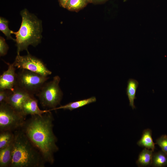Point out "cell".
<instances>
[{"instance_id": "e0dca14e", "label": "cell", "mask_w": 167, "mask_h": 167, "mask_svg": "<svg viewBox=\"0 0 167 167\" xmlns=\"http://www.w3.org/2000/svg\"><path fill=\"white\" fill-rule=\"evenodd\" d=\"M152 165L155 167L167 166V154L162 150L153 153Z\"/></svg>"}, {"instance_id": "ffe728a7", "label": "cell", "mask_w": 167, "mask_h": 167, "mask_svg": "<svg viewBox=\"0 0 167 167\" xmlns=\"http://www.w3.org/2000/svg\"><path fill=\"white\" fill-rule=\"evenodd\" d=\"M155 143L160 147L162 151L167 154V135H161L156 140Z\"/></svg>"}, {"instance_id": "8992f818", "label": "cell", "mask_w": 167, "mask_h": 167, "mask_svg": "<svg viewBox=\"0 0 167 167\" xmlns=\"http://www.w3.org/2000/svg\"><path fill=\"white\" fill-rule=\"evenodd\" d=\"M26 117L6 103H0V131L20 129Z\"/></svg>"}, {"instance_id": "5b68a950", "label": "cell", "mask_w": 167, "mask_h": 167, "mask_svg": "<svg viewBox=\"0 0 167 167\" xmlns=\"http://www.w3.org/2000/svg\"><path fill=\"white\" fill-rule=\"evenodd\" d=\"M45 76L26 69L17 73L16 86L30 95L37 94L49 79Z\"/></svg>"}, {"instance_id": "d6986e66", "label": "cell", "mask_w": 167, "mask_h": 167, "mask_svg": "<svg viewBox=\"0 0 167 167\" xmlns=\"http://www.w3.org/2000/svg\"><path fill=\"white\" fill-rule=\"evenodd\" d=\"M8 21L5 19L0 17V30L6 36L7 39H12L15 41L11 36L12 34V31L10 30L8 26Z\"/></svg>"}, {"instance_id": "d4e9b609", "label": "cell", "mask_w": 167, "mask_h": 167, "mask_svg": "<svg viewBox=\"0 0 167 167\" xmlns=\"http://www.w3.org/2000/svg\"><path fill=\"white\" fill-rule=\"evenodd\" d=\"M127 0H123V1H124V2H126V1H127Z\"/></svg>"}, {"instance_id": "7402d4cb", "label": "cell", "mask_w": 167, "mask_h": 167, "mask_svg": "<svg viewBox=\"0 0 167 167\" xmlns=\"http://www.w3.org/2000/svg\"><path fill=\"white\" fill-rule=\"evenodd\" d=\"M12 91L7 89L0 90V103H6Z\"/></svg>"}, {"instance_id": "277c9868", "label": "cell", "mask_w": 167, "mask_h": 167, "mask_svg": "<svg viewBox=\"0 0 167 167\" xmlns=\"http://www.w3.org/2000/svg\"><path fill=\"white\" fill-rule=\"evenodd\" d=\"M60 81L58 76H55L52 80L45 83L36 95L42 106L50 108V111L60 104L62 98L63 93L59 85Z\"/></svg>"}, {"instance_id": "603a6c76", "label": "cell", "mask_w": 167, "mask_h": 167, "mask_svg": "<svg viewBox=\"0 0 167 167\" xmlns=\"http://www.w3.org/2000/svg\"><path fill=\"white\" fill-rule=\"evenodd\" d=\"M108 0H90L91 3L99 4L104 2Z\"/></svg>"}, {"instance_id": "5bb4252c", "label": "cell", "mask_w": 167, "mask_h": 167, "mask_svg": "<svg viewBox=\"0 0 167 167\" xmlns=\"http://www.w3.org/2000/svg\"><path fill=\"white\" fill-rule=\"evenodd\" d=\"M138 85V82L134 79H130L127 82L126 93L129 101V105L133 109L135 108L134 100L136 98L135 94Z\"/></svg>"}, {"instance_id": "7c38bea8", "label": "cell", "mask_w": 167, "mask_h": 167, "mask_svg": "<svg viewBox=\"0 0 167 167\" xmlns=\"http://www.w3.org/2000/svg\"><path fill=\"white\" fill-rule=\"evenodd\" d=\"M139 146L144 147L154 151L155 149V143L152 138V131L149 129H145L143 132L141 138L137 142Z\"/></svg>"}, {"instance_id": "8fae6325", "label": "cell", "mask_w": 167, "mask_h": 167, "mask_svg": "<svg viewBox=\"0 0 167 167\" xmlns=\"http://www.w3.org/2000/svg\"><path fill=\"white\" fill-rule=\"evenodd\" d=\"M13 141L6 147L0 149V167H10Z\"/></svg>"}, {"instance_id": "9c48e42d", "label": "cell", "mask_w": 167, "mask_h": 167, "mask_svg": "<svg viewBox=\"0 0 167 167\" xmlns=\"http://www.w3.org/2000/svg\"><path fill=\"white\" fill-rule=\"evenodd\" d=\"M50 111V109L41 110L38 105V100L34 95H30L24 100L21 108L22 113L26 117L28 115H41Z\"/></svg>"}, {"instance_id": "ba28073f", "label": "cell", "mask_w": 167, "mask_h": 167, "mask_svg": "<svg viewBox=\"0 0 167 167\" xmlns=\"http://www.w3.org/2000/svg\"><path fill=\"white\" fill-rule=\"evenodd\" d=\"M7 69L0 76V90L7 89L12 91L17 85V73L16 68L12 63L6 62Z\"/></svg>"}, {"instance_id": "2e32d148", "label": "cell", "mask_w": 167, "mask_h": 167, "mask_svg": "<svg viewBox=\"0 0 167 167\" xmlns=\"http://www.w3.org/2000/svg\"><path fill=\"white\" fill-rule=\"evenodd\" d=\"M91 3L90 0H68L64 8L73 11H78Z\"/></svg>"}, {"instance_id": "ac0fdd59", "label": "cell", "mask_w": 167, "mask_h": 167, "mask_svg": "<svg viewBox=\"0 0 167 167\" xmlns=\"http://www.w3.org/2000/svg\"><path fill=\"white\" fill-rule=\"evenodd\" d=\"M0 132V149H1L13 141L14 133V132L10 131H5Z\"/></svg>"}, {"instance_id": "6da1fadb", "label": "cell", "mask_w": 167, "mask_h": 167, "mask_svg": "<svg viewBox=\"0 0 167 167\" xmlns=\"http://www.w3.org/2000/svg\"><path fill=\"white\" fill-rule=\"evenodd\" d=\"M54 118L51 111L26 120L20 129L42 154L46 162L54 163V154L58 148L53 131Z\"/></svg>"}, {"instance_id": "4fadbf2b", "label": "cell", "mask_w": 167, "mask_h": 167, "mask_svg": "<svg viewBox=\"0 0 167 167\" xmlns=\"http://www.w3.org/2000/svg\"><path fill=\"white\" fill-rule=\"evenodd\" d=\"M153 151L145 148L139 154L136 164L139 167H147L152 165Z\"/></svg>"}, {"instance_id": "44dd1931", "label": "cell", "mask_w": 167, "mask_h": 167, "mask_svg": "<svg viewBox=\"0 0 167 167\" xmlns=\"http://www.w3.org/2000/svg\"><path fill=\"white\" fill-rule=\"evenodd\" d=\"M9 49V46L6 43L5 39L1 36L0 37V55L1 56L6 55Z\"/></svg>"}, {"instance_id": "9a60e30c", "label": "cell", "mask_w": 167, "mask_h": 167, "mask_svg": "<svg viewBox=\"0 0 167 167\" xmlns=\"http://www.w3.org/2000/svg\"><path fill=\"white\" fill-rule=\"evenodd\" d=\"M96 101V98L94 96H92L87 99L70 102L65 105H61L59 107H56L53 110L62 109H68L71 111L95 102Z\"/></svg>"}, {"instance_id": "7a4b0ae2", "label": "cell", "mask_w": 167, "mask_h": 167, "mask_svg": "<svg viewBox=\"0 0 167 167\" xmlns=\"http://www.w3.org/2000/svg\"><path fill=\"white\" fill-rule=\"evenodd\" d=\"M14 138L10 167H44L42 154L20 129L14 132Z\"/></svg>"}, {"instance_id": "52a82bcc", "label": "cell", "mask_w": 167, "mask_h": 167, "mask_svg": "<svg viewBox=\"0 0 167 167\" xmlns=\"http://www.w3.org/2000/svg\"><path fill=\"white\" fill-rule=\"evenodd\" d=\"M13 64L17 68L26 69L45 76H48L52 74L42 61L29 53L25 56L17 54Z\"/></svg>"}, {"instance_id": "cb8c5ba5", "label": "cell", "mask_w": 167, "mask_h": 167, "mask_svg": "<svg viewBox=\"0 0 167 167\" xmlns=\"http://www.w3.org/2000/svg\"><path fill=\"white\" fill-rule=\"evenodd\" d=\"M68 0H59V3L61 6L64 8L65 5Z\"/></svg>"}, {"instance_id": "30bf717a", "label": "cell", "mask_w": 167, "mask_h": 167, "mask_svg": "<svg viewBox=\"0 0 167 167\" xmlns=\"http://www.w3.org/2000/svg\"><path fill=\"white\" fill-rule=\"evenodd\" d=\"M30 95H32L16 86L10 95L6 103L16 111L21 113V108L23 103Z\"/></svg>"}, {"instance_id": "3957f363", "label": "cell", "mask_w": 167, "mask_h": 167, "mask_svg": "<svg viewBox=\"0 0 167 167\" xmlns=\"http://www.w3.org/2000/svg\"><path fill=\"white\" fill-rule=\"evenodd\" d=\"M22 21L20 27L17 32H12L15 35L17 54L24 50L29 53L28 46H36L41 41L42 28L41 21L30 13L26 9L21 11Z\"/></svg>"}]
</instances>
